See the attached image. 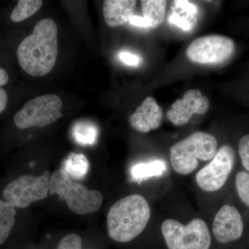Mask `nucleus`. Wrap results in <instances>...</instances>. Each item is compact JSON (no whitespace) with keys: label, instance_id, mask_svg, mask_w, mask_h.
Listing matches in <instances>:
<instances>
[{"label":"nucleus","instance_id":"nucleus-24","mask_svg":"<svg viewBox=\"0 0 249 249\" xmlns=\"http://www.w3.org/2000/svg\"><path fill=\"white\" fill-rule=\"evenodd\" d=\"M129 23L132 24V25L137 26V27H149V24L146 19L143 17H141V16H132V18L129 19Z\"/></svg>","mask_w":249,"mask_h":249},{"label":"nucleus","instance_id":"nucleus-8","mask_svg":"<svg viewBox=\"0 0 249 249\" xmlns=\"http://www.w3.org/2000/svg\"><path fill=\"white\" fill-rule=\"evenodd\" d=\"M235 52V43L224 36H203L188 46L186 55L191 61L201 65H217L229 60Z\"/></svg>","mask_w":249,"mask_h":249},{"label":"nucleus","instance_id":"nucleus-26","mask_svg":"<svg viewBox=\"0 0 249 249\" xmlns=\"http://www.w3.org/2000/svg\"><path fill=\"white\" fill-rule=\"evenodd\" d=\"M9 80V74L4 69L0 67V86H4Z\"/></svg>","mask_w":249,"mask_h":249},{"label":"nucleus","instance_id":"nucleus-9","mask_svg":"<svg viewBox=\"0 0 249 249\" xmlns=\"http://www.w3.org/2000/svg\"><path fill=\"white\" fill-rule=\"evenodd\" d=\"M235 160V152L230 145L221 147L211 163L196 173L198 186L206 192L219 191L227 182Z\"/></svg>","mask_w":249,"mask_h":249},{"label":"nucleus","instance_id":"nucleus-3","mask_svg":"<svg viewBox=\"0 0 249 249\" xmlns=\"http://www.w3.org/2000/svg\"><path fill=\"white\" fill-rule=\"evenodd\" d=\"M49 194L58 195L69 209L78 214L93 213L101 209L103 196L99 191L89 190L74 181L62 169L52 173L49 181Z\"/></svg>","mask_w":249,"mask_h":249},{"label":"nucleus","instance_id":"nucleus-21","mask_svg":"<svg viewBox=\"0 0 249 249\" xmlns=\"http://www.w3.org/2000/svg\"><path fill=\"white\" fill-rule=\"evenodd\" d=\"M57 249H84L82 246V240L77 234H70L60 240Z\"/></svg>","mask_w":249,"mask_h":249},{"label":"nucleus","instance_id":"nucleus-4","mask_svg":"<svg viewBox=\"0 0 249 249\" xmlns=\"http://www.w3.org/2000/svg\"><path fill=\"white\" fill-rule=\"evenodd\" d=\"M217 150V139L214 136L204 132H195L171 147L172 166L180 175H188L196 169L199 160H213Z\"/></svg>","mask_w":249,"mask_h":249},{"label":"nucleus","instance_id":"nucleus-20","mask_svg":"<svg viewBox=\"0 0 249 249\" xmlns=\"http://www.w3.org/2000/svg\"><path fill=\"white\" fill-rule=\"evenodd\" d=\"M236 188L241 200L249 206V173L240 171L236 175Z\"/></svg>","mask_w":249,"mask_h":249},{"label":"nucleus","instance_id":"nucleus-23","mask_svg":"<svg viewBox=\"0 0 249 249\" xmlns=\"http://www.w3.org/2000/svg\"><path fill=\"white\" fill-rule=\"evenodd\" d=\"M119 58L121 61L129 66H137L140 61V59L137 55L129 52H121L119 54Z\"/></svg>","mask_w":249,"mask_h":249},{"label":"nucleus","instance_id":"nucleus-7","mask_svg":"<svg viewBox=\"0 0 249 249\" xmlns=\"http://www.w3.org/2000/svg\"><path fill=\"white\" fill-rule=\"evenodd\" d=\"M50 177L48 170L41 176L19 177L4 188V200L15 207L25 209L34 201L45 199L49 193Z\"/></svg>","mask_w":249,"mask_h":249},{"label":"nucleus","instance_id":"nucleus-5","mask_svg":"<svg viewBox=\"0 0 249 249\" xmlns=\"http://www.w3.org/2000/svg\"><path fill=\"white\" fill-rule=\"evenodd\" d=\"M161 232L169 249H209L211 247L209 228L201 219H193L186 225L167 219L162 224Z\"/></svg>","mask_w":249,"mask_h":249},{"label":"nucleus","instance_id":"nucleus-17","mask_svg":"<svg viewBox=\"0 0 249 249\" xmlns=\"http://www.w3.org/2000/svg\"><path fill=\"white\" fill-rule=\"evenodd\" d=\"M16 215L15 206L0 199V246L9 238L16 224Z\"/></svg>","mask_w":249,"mask_h":249},{"label":"nucleus","instance_id":"nucleus-10","mask_svg":"<svg viewBox=\"0 0 249 249\" xmlns=\"http://www.w3.org/2000/svg\"><path fill=\"white\" fill-rule=\"evenodd\" d=\"M209 98L199 89H189L182 98L177 100L167 112L168 120L176 126L184 125L195 114H204L209 111Z\"/></svg>","mask_w":249,"mask_h":249},{"label":"nucleus","instance_id":"nucleus-15","mask_svg":"<svg viewBox=\"0 0 249 249\" xmlns=\"http://www.w3.org/2000/svg\"><path fill=\"white\" fill-rule=\"evenodd\" d=\"M89 163L83 154L71 152L62 164V169L73 180L82 179L89 171Z\"/></svg>","mask_w":249,"mask_h":249},{"label":"nucleus","instance_id":"nucleus-2","mask_svg":"<svg viewBox=\"0 0 249 249\" xmlns=\"http://www.w3.org/2000/svg\"><path fill=\"white\" fill-rule=\"evenodd\" d=\"M151 216L150 205L140 195L122 198L108 212L107 231L109 237L118 242H128L142 233Z\"/></svg>","mask_w":249,"mask_h":249},{"label":"nucleus","instance_id":"nucleus-13","mask_svg":"<svg viewBox=\"0 0 249 249\" xmlns=\"http://www.w3.org/2000/svg\"><path fill=\"white\" fill-rule=\"evenodd\" d=\"M137 1L135 0H106L103 3L105 20L109 27L125 24L133 16Z\"/></svg>","mask_w":249,"mask_h":249},{"label":"nucleus","instance_id":"nucleus-16","mask_svg":"<svg viewBox=\"0 0 249 249\" xmlns=\"http://www.w3.org/2000/svg\"><path fill=\"white\" fill-rule=\"evenodd\" d=\"M166 170V165L163 160H156L147 163H138L132 167V179L140 183L152 177L161 176Z\"/></svg>","mask_w":249,"mask_h":249},{"label":"nucleus","instance_id":"nucleus-1","mask_svg":"<svg viewBox=\"0 0 249 249\" xmlns=\"http://www.w3.org/2000/svg\"><path fill=\"white\" fill-rule=\"evenodd\" d=\"M58 52V27L53 20L45 18L22 41L17 55L19 65L28 74L40 77L53 70Z\"/></svg>","mask_w":249,"mask_h":249},{"label":"nucleus","instance_id":"nucleus-22","mask_svg":"<svg viewBox=\"0 0 249 249\" xmlns=\"http://www.w3.org/2000/svg\"><path fill=\"white\" fill-rule=\"evenodd\" d=\"M238 150L242 165L246 170L249 171V134L243 136L241 138Z\"/></svg>","mask_w":249,"mask_h":249},{"label":"nucleus","instance_id":"nucleus-19","mask_svg":"<svg viewBox=\"0 0 249 249\" xmlns=\"http://www.w3.org/2000/svg\"><path fill=\"white\" fill-rule=\"evenodd\" d=\"M42 5L41 0H19L11 15V19L19 22L30 18L39 11Z\"/></svg>","mask_w":249,"mask_h":249},{"label":"nucleus","instance_id":"nucleus-14","mask_svg":"<svg viewBox=\"0 0 249 249\" xmlns=\"http://www.w3.org/2000/svg\"><path fill=\"white\" fill-rule=\"evenodd\" d=\"M143 18L149 27L157 29L163 24L165 18L167 1L164 0H142L141 1Z\"/></svg>","mask_w":249,"mask_h":249},{"label":"nucleus","instance_id":"nucleus-6","mask_svg":"<svg viewBox=\"0 0 249 249\" xmlns=\"http://www.w3.org/2000/svg\"><path fill=\"white\" fill-rule=\"evenodd\" d=\"M62 101L56 95L47 94L33 98L25 103L14 117L19 129L43 127L61 118Z\"/></svg>","mask_w":249,"mask_h":249},{"label":"nucleus","instance_id":"nucleus-12","mask_svg":"<svg viewBox=\"0 0 249 249\" xmlns=\"http://www.w3.org/2000/svg\"><path fill=\"white\" fill-rule=\"evenodd\" d=\"M163 119V111L155 98L147 97L129 118L131 126L138 132L147 133L158 129Z\"/></svg>","mask_w":249,"mask_h":249},{"label":"nucleus","instance_id":"nucleus-25","mask_svg":"<svg viewBox=\"0 0 249 249\" xmlns=\"http://www.w3.org/2000/svg\"><path fill=\"white\" fill-rule=\"evenodd\" d=\"M8 96L6 91L0 88V114L6 109L7 106Z\"/></svg>","mask_w":249,"mask_h":249},{"label":"nucleus","instance_id":"nucleus-11","mask_svg":"<svg viewBox=\"0 0 249 249\" xmlns=\"http://www.w3.org/2000/svg\"><path fill=\"white\" fill-rule=\"evenodd\" d=\"M244 224L240 212L235 206L224 205L213 223V233L220 243L238 240L243 233Z\"/></svg>","mask_w":249,"mask_h":249},{"label":"nucleus","instance_id":"nucleus-18","mask_svg":"<svg viewBox=\"0 0 249 249\" xmlns=\"http://www.w3.org/2000/svg\"><path fill=\"white\" fill-rule=\"evenodd\" d=\"M98 131L94 124L89 122L77 123L72 129V136L82 145H92L98 138Z\"/></svg>","mask_w":249,"mask_h":249}]
</instances>
